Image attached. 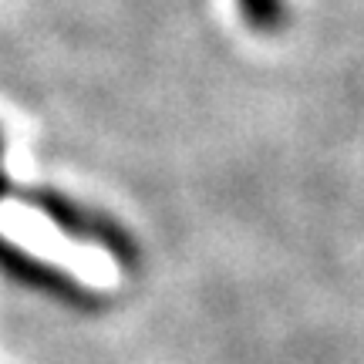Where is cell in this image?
<instances>
[{"instance_id": "cell-1", "label": "cell", "mask_w": 364, "mask_h": 364, "mask_svg": "<svg viewBox=\"0 0 364 364\" xmlns=\"http://www.w3.org/2000/svg\"><path fill=\"white\" fill-rule=\"evenodd\" d=\"M31 206H38L61 233L75 236V240H85V243H98V247L115 253L118 260H125V263L135 260V243L118 230L115 223H108L98 213H91L85 206H75L71 199H65V196H58V193H34L31 196Z\"/></svg>"}, {"instance_id": "cell-3", "label": "cell", "mask_w": 364, "mask_h": 364, "mask_svg": "<svg viewBox=\"0 0 364 364\" xmlns=\"http://www.w3.org/2000/svg\"><path fill=\"white\" fill-rule=\"evenodd\" d=\"M7 189H11V182H7V176H4V172H0V196L7 193Z\"/></svg>"}, {"instance_id": "cell-2", "label": "cell", "mask_w": 364, "mask_h": 364, "mask_svg": "<svg viewBox=\"0 0 364 364\" xmlns=\"http://www.w3.org/2000/svg\"><path fill=\"white\" fill-rule=\"evenodd\" d=\"M243 24L257 34H277L290 24V4L287 0H236Z\"/></svg>"}]
</instances>
